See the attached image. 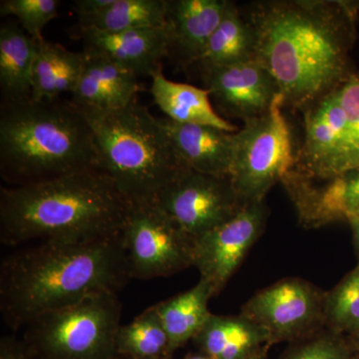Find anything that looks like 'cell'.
I'll list each match as a JSON object with an SVG mask.
<instances>
[{
  "label": "cell",
  "instance_id": "6da1fadb",
  "mask_svg": "<svg viewBox=\"0 0 359 359\" xmlns=\"http://www.w3.org/2000/svg\"><path fill=\"white\" fill-rule=\"evenodd\" d=\"M243 13L254 30L255 60L275 78L283 109L301 113L355 71L359 2L264 0Z\"/></svg>",
  "mask_w": 359,
  "mask_h": 359
},
{
  "label": "cell",
  "instance_id": "7a4b0ae2",
  "mask_svg": "<svg viewBox=\"0 0 359 359\" xmlns=\"http://www.w3.org/2000/svg\"><path fill=\"white\" fill-rule=\"evenodd\" d=\"M130 280L121 233L86 243H36L2 261L0 311L18 330L91 295L117 294Z\"/></svg>",
  "mask_w": 359,
  "mask_h": 359
},
{
  "label": "cell",
  "instance_id": "3957f363",
  "mask_svg": "<svg viewBox=\"0 0 359 359\" xmlns=\"http://www.w3.org/2000/svg\"><path fill=\"white\" fill-rule=\"evenodd\" d=\"M131 205L109 177L88 170L0 190V240L86 243L121 233Z\"/></svg>",
  "mask_w": 359,
  "mask_h": 359
},
{
  "label": "cell",
  "instance_id": "277c9868",
  "mask_svg": "<svg viewBox=\"0 0 359 359\" xmlns=\"http://www.w3.org/2000/svg\"><path fill=\"white\" fill-rule=\"evenodd\" d=\"M97 170L88 119L71 101L2 103L0 175L11 187Z\"/></svg>",
  "mask_w": 359,
  "mask_h": 359
},
{
  "label": "cell",
  "instance_id": "5b68a950",
  "mask_svg": "<svg viewBox=\"0 0 359 359\" xmlns=\"http://www.w3.org/2000/svg\"><path fill=\"white\" fill-rule=\"evenodd\" d=\"M82 112L93 130L97 170L112 180L130 205L157 202L160 194L188 169L162 119L137 99L121 109Z\"/></svg>",
  "mask_w": 359,
  "mask_h": 359
},
{
  "label": "cell",
  "instance_id": "8992f818",
  "mask_svg": "<svg viewBox=\"0 0 359 359\" xmlns=\"http://www.w3.org/2000/svg\"><path fill=\"white\" fill-rule=\"evenodd\" d=\"M294 171L325 180L359 168V70L302 111Z\"/></svg>",
  "mask_w": 359,
  "mask_h": 359
},
{
  "label": "cell",
  "instance_id": "52a82bcc",
  "mask_svg": "<svg viewBox=\"0 0 359 359\" xmlns=\"http://www.w3.org/2000/svg\"><path fill=\"white\" fill-rule=\"evenodd\" d=\"M121 309L116 292L91 295L34 318L22 340L32 358L116 359Z\"/></svg>",
  "mask_w": 359,
  "mask_h": 359
},
{
  "label": "cell",
  "instance_id": "ba28073f",
  "mask_svg": "<svg viewBox=\"0 0 359 359\" xmlns=\"http://www.w3.org/2000/svg\"><path fill=\"white\" fill-rule=\"evenodd\" d=\"M278 95L263 117L244 123L233 134L230 178L245 205L263 202L266 194L294 169L297 145Z\"/></svg>",
  "mask_w": 359,
  "mask_h": 359
},
{
  "label": "cell",
  "instance_id": "9c48e42d",
  "mask_svg": "<svg viewBox=\"0 0 359 359\" xmlns=\"http://www.w3.org/2000/svg\"><path fill=\"white\" fill-rule=\"evenodd\" d=\"M121 238L131 280L169 276L194 266L195 238L157 202L131 205Z\"/></svg>",
  "mask_w": 359,
  "mask_h": 359
},
{
  "label": "cell",
  "instance_id": "30bf717a",
  "mask_svg": "<svg viewBox=\"0 0 359 359\" xmlns=\"http://www.w3.org/2000/svg\"><path fill=\"white\" fill-rule=\"evenodd\" d=\"M325 297L313 283L283 278L250 297L241 313L264 327L271 344L299 341L325 327Z\"/></svg>",
  "mask_w": 359,
  "mask_h": 359
},
{
  "label": "cell",
  "instance_id": "8fae6325",
  "mask_svg": "<svg viewBox=\"0 0 359 359\" xmlns=\"http://www.w3.org/2000/svg\"><path fill=\"white\" fill-rule=\"evenodd\" d=\"M194 238L230 221L245 207L229 177L185 169L157 200Z\"/></svg>",
  "mask_w": 359,
  "mask_h": 359
},
{
  "label": "cell",
  "instance_id": "7c38bea8",
  "mask_svg": "<svg viewBox=\"0 0 359 359\" xmlns=\"http://www.w3.org/2000/svg\"><path fill=\"white\" fill-rule=\"evenodd\" d=\"M268 217L264 201L250 203L230 221L196 238L194 266L199 269L201 280L209 283L214 297L226 287L261 238Z\"/></svg>",
  "mask_w": 359,
  "mask_h": 359
},
{
  "label": "cell",
  "instance_id": "4fadbf2b",
  "mask_svg": "<svg viewBox=\"0 0 359 359\" xmlns=\"http://www.w3.org/2000/svg\"><path fill=\"white\" fill-rule=\"evenodd\" d=\"M201 75L219 112L244 123L266 115L280 94L275 78L256 60L204 68Z\"/></svg>",
  "mask_w": 359,
  "mask_h": 359
},
{
  "label": "cell",
  "instance_id": "5bb4252c",
  "mask_svg": "<svg viewBox=\"0 0 359 359\" xmlns=\"http://www.w3.org/2000/svg\"><path fill=\"white\" fill-rule=\"evenodd\" d=\"M282 184L304 228L348 222L359 214V168L320 181L292 169Z\"/></svg>",
  "mask_w": 359,
  "mask_h": 359
},
{
  "label": "cell",
  "instance_id": "9a60e30c",
  "mask_svg": "<svg viewBox=\"0 0 359 359\" xmlns=\"http://www.w3.org/2000/svg\"><path fill=\"white\" fill-rule=\"evenodd\" d=\"M77 32L84 52L109 59L138 78L162 71L163 60L168 58L167 25L116 32L77 27Z\"/></svg>",
  "mask_w": 359,
  "mask_h": 359
},
{
  "label": "cell",
  "instance_id": "2e32d148",
  "mask_svg": "<svg viewBox=\"0 0 359 359\" xmlns=\"http://www.w3.org/2000/svg\"><path fill=\"white\" fill-rule=\"evenodd\" d=\"M229 0H168V58L182 69L199 63Z\"/></svg>",
  "mask_w": 359,
  "mask_h": 359
},
{
  "label": "cell",
  "instance_id": "e0dca14e",
  "mask_svg": "<svg viewBox=\"0 0 359 359\" xmlns=\"http://www.w3.org/2000/svg\"><path fill=\"white\" fill-rule=\"evenodd\" d=\"M83 70L71 103L82 111L121 109L137 99L138 77L109 59L86 53Z\"/></svg>",
  "mask_w": 359,
  "mask_h": 359
},
{
  "label": "cell",
  "instance_id": "ac0fdd59",
  "mask_svg": "<svg viewBox=\"0 0 359 359\" xmlns=\"http://www.w3.org/2000/svg\"><path fill=\"white\" fill-rule=\"evenodd\" d=\"M184 166L199 173L229 177L233 134L212 126L162 119Z\"/></svg>",
  "mask_w": 359,
  "mask_h": 359
},
{
  "label": "cell",
  "instance_id": "d6986e66",
  "mask_svg": "<svg viewBox=\"0 0 359 359\" xmlns=\"http://www.w3.org/2000/svg\"><path fill=\"white\" fill-rule=\"evenodd\" d=\"M193 342L212 359H245L271 346L268 332L243 313H211Z\"/></svg>",
  "mask_w": 359,
  "mask_h": 359
},
{
  "label": "cell",
  "instance_id": "ffe728a7",
  "mask_svg": "<svg viewBox=\"0 0 359 359\" xmlns=\"http://www.w3.org/2000/svg\"><path fill=\"white\" fill-rule=\"evenodd\" d=\"M150 92L154 103L166 114L168 119L184 124L212 126L236 133L238 127L215 110L209 92L193 85L172 81L163 71L152 75Z\"/></svg>",
  "mask_w": 359,
  "mask_h": 359
},
{
  "label": "cell",
  "instance_id": "44dd1931",
  "mask_svg": "<svg viewBox=\"0 0 359 359\" xmlns=\"http://www.w3.org/2000/svg\"><path fill=\"white\" fill-rule=\"evenodd\" d=\"M37 50L33 39L20 23L0 28V90L2 103L21 102L32 97V68Z\"/></svg>",
  "mask_w": 359,
  "mask_h": 359
},
{
  "label": "cell",
  "instance_id": "7402d4cb",
  "mask_svg": "<svg viewBox=\"0 0 359 359\" xmlns=\"http://www.w3.org/2000/svg\"><path fill=\"white\" fill-rule=\"evenodd\" d=\"M86 54L74 52L55 42L37 39L32 68V100H55L72 94L83 70Z\"/></svg>",
  "mask_w": 359,
  "mask_h": 359
},
{
  "label": "cell",
  "instance_id": "603a6c76",
  "mask_svg": "<svg viewBox=\"0 0 359 359\" xmlns=\"http://www.w3.org/2000/svg\"><path fill=\"white\" fill-rule=\"evenodd\" d=\"M212 297L214 294L209 283L200 278L192 289L155 304L169 337L172 356L177 349L193 340L204 327L211 316L208 304Z\"/></svg>",
  "mask_w": 359,
  "mask_h": 359
},
{
  "label": "cell",
  "instance_id": "cb8c5ba5",
  "mask_svg": "<svg viewBox=\"0 0 359 359\" xmlns=\"http://www.w3.org/2000/svg\"><path fill=\"white\" fill-rule=\"evenodd\" d=\"M256 39L254 30L237 4L229 1L221 22L212 33L197 67L237 65L255 60Z\"/></svg>",
  "mask_w": 359,
  "mask_h": 359
},
{
  "label": "cell",
  "instance_id": "d4e9b609",
  "mask_svg": "<svg viewBox=\"0 0 359 359\" xmlns=\"http://www.w3.org/2000/svg\"><path fill=\"white\" fill-rule=\"evenodd\" d=\"M167 4L168 0H114L100 13L77 16V27L116 32L165 25Z\"/></svg>",
  "mask_w": 359,
  "mask_h": 359
},
{
  "label": "cell",
  "instance_id": "484cf974",
  "mask_svg": "<svg viewBox=\"0 0 359 359\" xmlns=\"http://www.w3.org/2000/svg\"><path fill=\"white\" fill-rule=\"evenodd\" d=\"M116 355L129 359H172L169 337L155 306L118 330Z\"/></svg>",
  "mask_w": 359,
  "mask_h": 359
},
{
  "label": "cell",
  "instance_id": "4316f807",
  "mask_svg": "<svg viewBox=\"0 0 359 359\" xmlns=\"http://www.w3.org/2000/svg\"><path fill=\"white\" fill-rule=\"evenodd\" d=\"M325 327L344 337L359 332V262L334 290L327 292Z\"/></svg>",
  "mask_w": 359,
  "mask_h": 359
},
{
  "label": "cell",
  "instance_id": "83f0119b",
  "mask_svg": "<svg viewBox=\"0 0 359 359\" xmlns=\"http://www.w3.org/2000/svg\"><path fill=\"white\" fill-rule=\"evenodd\" d=\"M57 0H2L0 14L13 15L33 39H42V30L58 15Z\"/></svg>",
  "mask_w": 359,
  "mask_h": 359
},
{
  "label": "cell",
  "instance_id": "f1b7e54d",
  "mask_svg": "<svg viewBox=\"0 0 359 359\" xmlns=\"http://www.w3.org/2000/svg\"><path fill=\"white\" fill-rule=\"evenodd\" d=\"M280 359H351L354 351L348 340L332 332H318L299 340Z\"/></svg>",
  "mask_w": 359,
  "mask_h": 359
},
{
  "label": "cell",
  "instance_id": "f546056e",
  "mask_svg": "<svg viewBox=\"0 0 359 359\" xmlns=\"http://www.w3.org/2000/svg\"><path fill=\"white\" fill-rule=\"evenodd\" d=\"M0 359H32V356L22 339L7 335L0 341Z\"/></svg>",
  "mask_w": 359,
  "mask_h": 359
},
{
  "label": "cell",
  "instance_id": "4dcf8cb0",
  "mask_svg": "<svg viewBox=\"0 0 359 359\" xmlns=\"http://www.w3.org/2000/svg\"><path fill=\"white\" fill-rule=\"evenodd\" d=\"M347 223L351 224V231H353L354 249H355L359 262V214L349 219Z\"/></svg>",
  "mask_w": 359,
  "mask_h": 359
},
{
  "label": "cell",
  "instance_id": "1f68e13d",
  "mask_svg": "<svg viewBox=\"0 0 359 359\" xmlns=\"http://www.w3.org/2000/svg\"><path fill=\"white\" fill-rule=\"evenodd\" d=\"M183 359H212L210 356H208L207 354L201 353V351H197V353H191L187 354L185 358Z\"/></svg>",
  "mask_w": 359,
  "mask_h": 359
},
{
  "label": "cell",
  "instance_id": "d6a6232c",
  "mask_svg": "<svg viewBox=\"0 0 359 359\" xmlns=\"http://www.w3.org/2000/svg\"><path fill=\"white\" fill-rule=\"evenodd\" d=\"M349 344H351L353 351L359 353V332L349 337Z\"/></svg>",
  "mask_w": 359,
  "mask_h": 359
},
{
  "label": "cell",
  "instance_id": "836d02e7",
  "mask_svg": "<svg viewBox=\"0 0 359 359\" xmlns=\"http://www.w3.org/2000/svg\"><path fill=\"white\" fill-rule=\"evenodd\" d=\"M269 348L262 349L259 353L252 354V356L245 359H266V354H268Z\"/></svg>",
  "mask_w": 359,
  "mask_h": 359
},
{
  "label": "cell",
  "instance_id": "e575fe53",
  "mask_svg": "<svg viewBox=\"0 0 359 359\" xmlns=\"http://www.w3.org/2000/svg\"><path fill=\"white\" fill-rule=\"evenodd\" d=\"M351 359H359V353H355V351H354L353 358H351Z\"/></svg>",
  "mask_w": 359,
  "mask_h": 359
},
{
  "label": "cell",
  "instance_id": "d590c367",
  "mask_svg": "<svg viewBox=\"0 0 359 359\" xmlns=\"http://www.w3.org/2000/svg\"><path fill=\"white\" fill-rule=\"evenodd\" d=\"M116 359H129V358H122V356H117V358H116Z\"/></svg>",
  "mask_w": 359,
  "mask_h": 359
}]
</instances>
